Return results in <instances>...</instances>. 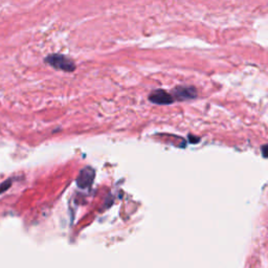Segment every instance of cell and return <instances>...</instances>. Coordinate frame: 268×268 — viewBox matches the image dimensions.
<instances>
[{"label":"cell","instance_id":"obj_3","mask_svg":"<svg viewBox=\"0 0 268 268\" xmlns=\"http://www.w3.org/2000/svg\"><path fill=\"white\" fill-rule=\"evenodd\" d=\"M149 100L154 104H157V105H169L175 101L172 95L162 91V89H157V91L153 92L149 96Z\"/></svg>","mask_w":268,"mask_h":268},{"label":"cell","instance_id":"obj_5","mask_svg":"<svg viewBox=\"0 0 268 268\" xmlns=\"http://www.w3.org/2000/svg\"><path fill=\"white\" fill-rule=\"evenodd\" d=\"M266 149H267V146L266 145L263 146V155H264V157H266Z\"/></svg>","mask_w":268,"mask_h":268},{"label":"cell","instance_id":"obj_4","mask_svg":"<svg viewBox=\"0 0 268 268\" xmlns=\"http://www.w3.org/2000/svg\"><path fill=\"white\" fill-rule=\"evenodd\" d=\"M94 178H95V171L92 168H85L81 171L78 180H77V184L80 188L85 189L91 187L93 182H94Z\"/></svg>","mask_w":268,"mask_h":268},{"label":"cell","instance_id":"obj_2","mask_svg":"<svg viewBox=\"0 0 268 268\" xmlns=\"http://www.w3.org/2000/svg\"><path fill=\"white\" fill-rule=\"evenodd\" d=\"M197 97V91L193 86H178L174 89V100H191Z\"/></svg>","mask_w":268,"mask_h":268},{"label":"cell","instance_id":"obj_1","mask_svg":"<svg viewBox=\"0 0 268 268\" xmlns=\"http://www.w3.org/2000/svg\"><path fill=\"white\" fill-rule=\"evenodd\" d=\"M46 62L56 69H60L66 72H71L76 69L74 63L64 55H59V54L50 55L49 57H47Z\"/></svg>","mask_w":268,"mask_h":268}]
</instances>
